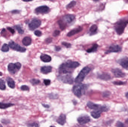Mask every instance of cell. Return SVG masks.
<instances>
[{"instance_id": "cell-1", "label": "cell", "mask_w": 128, "mask_h": 127, "mask_svg": "<svg viewBox=\"0 0 128 127\" xmlns=\"http://www.w3.org/2000/svg\"><path fill=\"white\" fill-rule=\"evenodd\" d=\"M80 65L77 62L68 60L65 63L60 65L59 68V73L60 74H68L72 72V69L77 68Z\"/></svg>"}, {"instance_id": "cell-2", "label": "cell", "mask_w": 128, "mask_h": 127, "mask_svg": "<svg viewBox=\"0 0 128 127\" xmlns=\"http://www.w3.org/2000/svg\"><path fill=\"white\" fill-rule=\"evenodd\" d=\"M128 24V15L120 19L115 24V30L118 35H121L123 33Z\"/></svg>"}, {"instance_id": "cell-3", "label": "cell", "mask_w": 128, "mask_h": 127, "mask_svg": "<svg viewBox=\"0 0 128 127\" xmlns=\"http://www.w3.org/2000/svg\"><path fill=\"white\" fill-rule=\"evenodd\" d=\"M90 71L91 69L90 68L87 66L84 67L78 75L76 78L75 82L76 83H81L84 81L85 78L90 72Z\"/></svg>"}, {"instance_id": "cell-4", "label": "cell", "mask_w": 128, "mask_h": 127, "mask_svg": "<svg viewBox=\"0 0 128 127\" xmlns=\"http://www.w3.org/2000/svg\"><path fill=\"white\" fill-rule=\"evenodd\" d=\"M72 92L78 98H81L83 94H84V86L81 83H78L73 87Z\"/></svg>"}, {"instance_id": "cell-5", "label": "cell", "mask_w": 128, "mask_h": 127, "mask_svg": "<svg viewBox=\"0 0 128 127\" xmlns=\"http://www.w3.org/2000/svg\"><path fill=\"white\" fill-rule=\"evenodd\" d=\"M87 106L89 109L95 110H101L103 111H108V108L106 106H101L98 104H95L91 101H89L87 103Z\"/></svg>"}, {"instance_id": "cell-6", "label": "cell", "mask_w": 128, "mask_h": 127, "mask_svg": "<svg viewBox=\"0 0 128 127\" xmlns=\"http://www.w3.org/2000/svg\"><path fill=\"white\" fill-rule=\"evenodd\" d=\"M9 46L10 47L11 49L14 50H16L18 52H25L26 49L25 48L21 47L18 44L15 43L13 41H11L9 43Z\"/></svg>"}, {"instance_id": "cell-7", "label": "cell", "mask_w": 128, "mask_h": 127, "mask_svg": "<svg viewBox=\"0 0 128 127\" xmlns=\"http://www.w3.org/2000/svg\"><path fill=\"white\" fill-rule=\"evenodd\" d=\"M59 79L63 82L68 84H72L74 81L73 78L69 74L61 76L59 77Z\"/></svg>"}, {"instance_id": "cell-8", "label": "cell", "mask_w": 128, "mask_h": 127, "mask_svg": "<svg viewBox=\"0 0 128 127\" xmlns=\"http://www.w3.org/2000/svg\"><path fill=\"white\" fill-rule=\"evenodd\" d=\"M41 22L40 20L37 19H34L29 24L30 29L32 31L38 28L41 25Z\"/></svg>"}, {"instance_id": "cell-9", "label": "cell", "mask_w": 128, "mask_h": 127, "mask_svg": "<svg viewBox=\"0 0 128 127\" xmlns=\"http://www.w3.org/2000/svg\"><path fill=\"white\" fill-rule=\"evenodd\" d=\"M50 10L49 8L46 6H42L37 8L35 10V12L37 14H47Z\"/></svg>"}, {"instance_id": "cell-10", "label": "cell", "mask_w": 128, "mask_h": 127, "mask_svg": "<svg viewBox=\"0 0 128 127\" xmlns=\"http://www.w3.org/2000/svg\"><path fill=\"white\" fill-rule=\"evenodd\" d=\"M121 50L122 48L118 45H112L109 46L108 50L106 52V53L108 54L111 53L118 52Z\"/></svg>"}, {"instance_id": "cell-11", "label": "cell", "mask_w": 128, "mask_h": 127, "mask_svg": "<svg viewBox=\"0 0 128 127\" xmlns=\"http://www.w3.org/2000/svg\"><path fill=\"white\" fill-rule=\"evenodd\" d=\"M111 71L114 76L116 78H123L126 75V74L119 68L113 69Z\"/></svg>"}, {"instance_id": "cell-12", "label": "cell", "mask_w": 128, "mask_h": 127, "mask_svg": "<svg viewBox=\"0 0 128 127\" xmlns=\"http://www.w3.org/2000/svg\"><path fill=\"white\" fill-rule=\"evenodd\" d=\"M117 62L124 68L128 69V58L127 57L119 59Z\"/></svg>"}, {"instance_id": "cell-13", "label": "cell", "mask_w": 128, "mask_h": 127, "mask_svg": "<svg viewBox=\"0 0 128 127\" xmlns=\"http://www.w3.org/2000/svg\"><path fill=\"white\" fill-rule=\"evenodd\" d=\"M77 121L81 125H83L88 123L90 122V118L87 116H82L78 118Z\"/></svg>"}, {"instance_id": "cell-14", "label": "cell", "mask_w": 128, "mask_h": 127, "mask_svg": "<svg viewBox=\"0 0 128 127\" xmlns=\"http://www.w3.org/2000/svg\"><path fill=\"white\" fill-rule=\"evenodd\" d=\"M75 17L73 15H67L63 17V20L64 22L70 23L75 19Z\"/></svg>"}, {"instance_id": "cell-15", "label": "cell", "mask_w": 128, "mask_h": 127, "mask_svg": "<svg viewBox=\"0 0 128 127\" xmlns=\"http://www.w3.org/2000/svg\"><path fill=\"white\" fill-rule=\"evenodd\" d=\"M57 123L61 125H65L66 122V116L63 114H61L57 120Z\"/></svg>"}, {"instance_id": "cell-16", "label": "cell", "mask_w": 128, "mask_h": 127, "mask_svg": "<svg viewBox=\"0 0 128 127\" xmlns=\"http://www.w3.org/2000/svg\"><path fill=\"white\" fill-rule=\"evenodd\" d=\"M82 30V27H79L78 28H76L71 30L67 34V36L68 37H71L72 36H74L75 34H77L78 33L81 32Z\"/></svg>"}, {"instance_id": "cell-17", "label": "cell", "mask_w": 128, "mask_h": 127, "mask_svg": "<svg viewBox=\"0 0 128 127\" xmlns=\"http://www.w3.org/2000/svg\"><path fill=\"white\" fill-rule=\"evenodd\" d=\"M8 70L11 74H14L18 70L15 64L10 63L8 66Z\"/></svg>"}, {"instance_id": "cell-18", "label": "cell", "mask_w": 128, "mask_h": 127, "mask_svg": "<svg viewBox=\"0 0 128 127\" xmlns=\"http://www.w3.org/2000/svg\"><path fill=\"white\" fill-rule=\"evenodd\" d=\"M52 67L50 66H45L42 67L41 68V72L43 74H48L51 72L52 71Z\"/></svg>"}, {"instance_id": "cell-19", "label": "cell", "mask_w": 128, "mask_h": 127, "mask_svg": "<svg viewBox=\"0 0 128 127\" xmlns=\"http://www.w3.org/2000/svg\"><path fill=\"white\" fill-rule=\"evenodd\" d=\"M98 78L100 80L104 81H108L111 79V76L108 73H104L98 75Z\"/></svg>"}, {"instance_id": "cell-20", "label": "cell", "mask_w": 128, "mask_h": 127, "mask_svg": "<svg viewBox=\"0 0 128 127\" xmlns=\"http://www.w3.org/2000/svg\"><path fill=\"white\" fill-rule=\"evenodd\" d=\"M103 111L101 110H94L92 111L91 113V116L92 117H93L94 118H98L100 117L101 113Z\"/></svg>"}, {"instance_id": "cell-21", "label": "cell", "mask_w": 128, "mask_h": 127, "mask_svg": "<svg viewBox=\"0 0 128 127\" xmlns=\"http://www.w3.org/2000/svg\"><path fill=\"white\" fill-rule=\"evenodd\" d=\"M42 61L44 62H49L51 60V57L46 54H42L40 56Z\"/></svg>"}, {"instance_id": "cell-22", "label": "cell", "mask_w": 128, "mask_h": 127, "mask_svg": "<svg viewBox=\"0 0 128 127\" xmlns=\"http://www.w3.org/2000/svg\"><path fill=\"white\" fill-rule=\"evenodd\" d=\"M8 86L11 88H14L15 87V83L12 79L10 77H8L6 79Z\"/></svg>"}, {"instance_id": "cell-23", "label": "cell", "mask_w": 128, "mask_h": 127, "mask_svg": "<svg viewBox=\"0 0 128 127\" xmlns=\"http://www.w3.org/2000/svg\"><path fill=\"white\" fill-rule=\"evenodd\" d=\"M32 39L30 37H25L22 40V43L25 46H28L31 44Z\"/></svg>"}, {"instance_id": "cell-24", "label": "cell", "mask_w": 128, "mask_h": 127, "mask_svg": "<svg viewBox=\"0 0 128 127\" xmlns=\"http://www.w3.org/2000/svg\"><path fill=\"white\" fill-rule=\"evenodd\" d=\"M98 45L97 44H94L93 46L90 49H88L87 50V52L90 53L94 52L97 50L98 48Z\"/></svg>"}, {"instance_id": "cell-25", "label": "cell", "mask_w": 128, "mask_h": 127, "mask_svg": "<svg viewBox=\"0 0 128 127\" xmlns=\"http://www.w3.org/2000/svg\"><path fill=\"white\" fill-rule=\"evenodd\" d=\"M14 104L11 103H4L0 102V109H5L13 106Z\"/></svg>"}, {"instance_id": "cell-26", "label": "cell", "mask_w": 128, "mask_h": 127, "mask_svg": "<svg viewBox=\"0 0 128 127\" xmlns=\"http://www.w3.org/2000/svg\"><path fill=\"white\" fill-rule=\"evenodd\" d=\"M97 26L96 25L94 24V25H93L90 27V31L92 33H95L97 31Z\"/></svg>"}, {"instance_id": "cell-27", "label": "cell", "mask_w": 128, "mask_h": 127, "mask_svg": "<svg viewBox=\"0 0 128 127\" xmlns=\"http://www.w3.org/2000/svg\"><path fill=\"white\" fill-rule=\"evenodd\" d=\"M58 25L60 27V28L62 30H63L65 28L66 25L65 22L63 21L60 20L58 21Z\"/></svg>"}, {"instance_id": "cell-28", "label": "cell", "mask_w": 128, "mask_h": 127, "mask_svg": "<svg viewBox=\"0 0 128 127\" xmlns=\"http://www.w3.org/2000/svg\"><path fill=\"white\" fill-rule=\"evenodd\" d=\"M28 127H39V125L36 122H32L27 124Z\"/></svg>"}, {"instance_id": "cell-29", "label": "cell", "mask_w": 128, "mask_h": 127, "mask_svg": "<svg viewBox=\"0 0 128 127\" xmlns=\"http://www.w3.org/2000/svg\"><path fill=\"white\" fill-rule=\"evenodd\" d=\"M5 89L6 85L5 81L2 79H0V89L4 90Z\"/></svg>"}, {"instance_id": "cell-30", "label": "cell", "mask_w": 128, "mask_h": 127, "mask_svg": "<svg viewBox=\"0 0 128 127\" xmlns=\"http://www.w3.org/2000/svg\"><path fill=\"white\" fill-rule=\"evenodd\" d=\"M9 46L6 44H4L1 48V50L3 52H8L9 50Z\"/></svg>"}, {"instance_id": "cell-31", "label": "cell", "mask_w": 128, "mask_h": 127, "mask_svg": "<svg viewBox=\"0 0 128 127\" xmlns=\"http://www.w3.org/2000/svg\"><path fill=\"white\" fill-rule=\"evenodd\" d=\"M30 83L33 85H36L37 84H39L40 82V81L39 80L36 79H33L30 81Z\"/></svg>"}, {"instance_id": "cell-32", "label": "cell", "mask_w": 128, "mask_h": 127, "mask_svg": "<svg viewBox=\"0 0 128 127\" xmlns=\"http://www.w3.org/2000/svg\"><path fill=\"white\" fill-rule=\"evenodd\" d=\"M16 29L17 30L18 33L20 34H23L24 33V30L22 29V27L19 25H17L15 26Z\"/></svg>"}, {"instance_id": "cell-33", "label": "cell", "mask_w": 128, "mask_h": 127, "mask_svg": "<svg viewBox=\"0 0 128 127\" xmlns=\"http://www.w3.org/2000/svg\"><path fill=\"white\" fill-rule=\"evenodd\" d=\"M76 5V2L74 1H72L68 5H67L66 8L67 9H70Z\"/></svg>"}, {"instance_id": "cell-34", "label": "cell", "mask_w": 128, "mask_h": 127, "mask_svg": "<svg viewBox=\"0 0 128 127\" xmlns=\"http://www.w3.org/2000/svg\"><path fill=\"white\" fill-rule=\"evenodd\" d=\"M49 97L51 99H56L58 98V95L57 94L51 93L49 95Z\"/></svg>"}, {"instance_id": "cell-35", "label": "cell", "mask_w": 128, "mask_h": 127, "mask_svg": "<svg viewBox=\"0 0 128 127\" xmlns=\"http://www.w3.org/2000/svg\"><path fill=\"white\" fill-rule=\"evenodd\" d=\"M126 82H123V81H114L113 83L116 85H123L126 84Z\"/></svg>"}, {"instance_id": "cell-36", "label": "cell", "mask_w": 128, "mask_h": 127, "mask_svg": "<svg viewBox=\"0 0 128 127\" xmlns=\"http://www.w3.org/2000/svg\"><path fill=\"white\" fill-rule=\"evenodd\" d=\"M35 34L37 37H40L42 35V33L39 30H36L35 31Z\"/></svg>"}, {"instance_id": "cell-37", "label": "cell", "mask_w": 128, "mask_h": 127, "mask_svg": "<svg viewBox=\"0 0 128 127\" xmlns=\"http://www.w3.org/2000/svg\"><path fill=\"white\" fill-rule=\"evenodd\" d=\"M62 44L63 45H64L65 47L68 48L70 47H71V44H70V43H67V42H63L62 43Z\"/></svg>"}, {"instance_id": "cell-38", "label": "cell", "mask_w": 128, "mask_h": 127, "mask_svg": "<svg viewBox=\"0 0 128 127\" xmlns=\"http://www.w3.org/2000/svg\"><path fill=\"white\" fill-rule=\"evenodd\" d=\"M21 90L23 91H29V88L28 86L27 85H23L21 87Z\"/></svg>"}, {"instance_id": "cell-39", "label": "cell", "mask_w": 128, "mask_h": 127, "mask_svg": "<svg viewBox=\"0 0 128 127\" xmlns=\"http://www.w3.org/2000/svg\"><path fill=\"white\" fill-rule=\"evenodd\" d=\"M44 83L46 86H48L50 85L51 83V81L49 80H44Z\"/></svg>"}, {"instance_id": "cell-40", "label": "cell", "mask_w": 128, "mask_h": 127, "mask_svg": "<svg viewBox=\"0 0 128 127\" xmlns=\"http://www.w3.org/2000/svg\"><path fill=\"white\" fill-rule=\"evenodd\" d=\"M15 64L17 69L18 70H20V69L21 68V67H22L21 64L20 63H19V62H17V63Z\"/></svg>"}, {"instance_id": "cell-41", "label": "cell", "mask_w": 128, "mask_h": 127, "mask_svg": "<svg viewBox=\"0 0 128 127\" xmlns=\"http://www.w3.org/2000/svg\"><path fill=\"white\" fill-rule=\"evenodd\" d=\"M116 127H124V125L121 122L118 121L116 123Z\"/></svg>"}, {"instance_id": "cell-42", "label": "cell", "mask_w": 128, "mask_h": 127, "mask_svg": "<svg viewBox=\"0 0 128 127\" xmlns=\"http://www.w3.org/2000/svg\"><path fill=\"white\" fill-rule=\"evenodd\" d=\"M60 34V31L58 30H56L54 31V32L53 34V36H54V37H57V36H58V35Z\"/></svg>"}, {"instance_id": "cell-43", "label": "cell", "mask_w": 128, "mask_h": 127, "mask_svg": "<svg viewBox=\"0 0 128 127\" xmlns=\"http://www.w3.org/2000/svg\"><path fill=\"white\" fill-rule=\"evenodd\" d=\"M7 29L9 30V31L12 34H14L15 33V31L14 30V29H13L12 28H11V27H8Z\"/></svg>"}, {"instance_id": "cell-44", "label": "cell", "mask_w": 128, "mask_h": 127, "mask_svg": "<svg viewBox=\"0 0 128 127\" xmlns=\"http://www.w3.org/2000/svg\"><path fill=\"white\" fill-rule=\"evenodd\" d=\"M52 41V39L51 38H48L46 39V42L48 43H50Z\"/></svg>"}, {"instance_id": "cell-45", "label": "cell", "mask_w": 128, "mask_h": 127, "mask_svg": "<svg viewBox=\"0 0 128 127\" xmlns=\"http://www.w3.org/2000/svg\"><path fill=\"white\" fill-rule=\"evenodd\" d=\"M61 48L59 46H56L55 47V50L56 51H59L61 50Z\"/></svg>"}, {"instance_id": "cell-46", "label": "cell", "mask_w": 128, "mask_h": 127, "mask_svg": "<svg viewBox=\"0 0 128 127\" xmlns=\"http://www.w3.org/2000/svg\"><path fill=\"white\" fill-rule=\"evenodd\" d=\"M42 105L45 108H48L49 107V105H47V104H42Z\"/></svg>"}, {"instance_id": "cell-47", "label": "cell", "mask_w": 128, "mask_h": 127, "mask_svg": "<svg viewBox=\"0 0 128 127\" xmlns=\"http://www.w3.org/2000/svg\"><path fill=\"white\" fill-rule=\"evenodd\" d=\"M126 97L127 98H128V92L126 94Z\"/></svg>"}, {"instance_id": "cell-48", "label": "cell", "mask_w": 128, "mask_h": 127, "mask_svg": "<svg viewBox=\"0 0 128 127\" xmlns=\"http://www.w3.org/2000/svg\"><path fill=\"white\" fill-rule=\"evenodd\" d=\"M126 122L127 124H128V119H126Z\"/></svg>"}, {"instance_id": "cell-49", "label": "cell", "mask_w": 128, "mask_h": 127, "mask_svg": "<svg viewBox=\"0 0 128 127\" xmlns=\"http://www.w3.org/2000/svg\"><path fill=\"white\" fill-rule=\"evenodd\" d=\"M50 127H56V126H51Z\"/></svg>"}, {"instance_id": "cell-50", "label": "cell", "mask_w": 128, "mask_h": 127, "mask_svg": "<svg viewBox=\"0 0 128 127\" xmlns=\"http://www.w3.org/2000/svg\"><path fill=\"white\" fill-rule=\"evenodd\" d=\"M0 127H3L2 126V125H0Z\"/></svg>"}, {"instance_id": "cell-51", "label": "cell", "mask_w": 128, "mask_h": 127, "mask_svg": "<svg viewBox=\"0 0 128 127\" xmlns=\"http://www.w3.org/2000/svg\"></svg>"}]
</instances>
